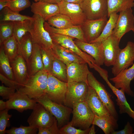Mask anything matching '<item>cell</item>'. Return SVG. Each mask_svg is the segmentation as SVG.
I'll return each instance as SVG.
<instances>
[{
  "label": "cell",
  "instance_id": "6da1fadb",
  "mask_svg": "<svg viewBox=\"0 0 134 134\" xmlns=\"http://www.w3.org/2000/svg\"><path fill=\"white\" fill-rule=\"evenodd\" d=\"M48 72L43 70L30 76L24 84L16 90L28 95L31 99L35 100L45 93L47 88Z\"/></svg>",
  "mask_w": 134,
  "mask_h": 134
},
{
  "label": "cell",
  "instance_id": "7a4b0ae2",
  "mask_svg": "<svg viewBox=\"0 0 134 134\" xmlns=\"http://www.w3.org/2000/svg\"><path fill=\"white\" fill-rule=\"evenodd\" d=\"M30 34L34 43L36 44L42 48L51 49L54 43L49 33L45 29V21L40 16L34 14Z\"/></svg>",
  "mask_w": 134,
  "mask_h": 134
},
{
  "label": "cell",
  "instance_id": "3957f363",
  "mask_svg": "<svg viewBox=\"0 0 134 134\" xmlns=\"http://www.w3.org/2000/svg\"><path fill=\"white\" fill-rule=\"evenodd\" d=\"M34 100L42 105L56 118L59 128L68 120L72 112V110L71 108L53 101L45 93Z\"/></svg>",
  "mask_w": 134,
  "mask_h": 134
},
{
  "label": "cell",
  "instance_id": "277c9868",
  "mask_svg": "<svg viewBox=\"0 0 134 134\" xmlns=\"http://www.w3.org/2000/svg\"><path fill=\"white\" fill-rule=\"evenodd\" d=\"M73 116L70 121L72 126L85 130L92 124L95 116L85 101L74 104L72 107Z\"/></svg>",
  "mask_w": 134,
  "mask_h": 134
},
{
  "label": "cell",
  "instance_id": "5b68a950",
  "mask_svg": "<svg viewBox=\"0 0 134 134\" xmlns=\"http://www.w3.org/2000/svg\"><path fill=\"white\" fill-rule=\"evenodd\" d=\"M89 86L85 82H67L64 105L72 108L74 104L85 101Z\"/></svg>",
  "mask_w": 134,
  "mask_h": 134
},
{
  "label": "cell",
  "instance_id": "8992f818",
  "mask_svg": "<svg viewBox=\"0 0 134 134\" xmlns=\"http://www.w3.org/2000/svg\"><path fill=\"white\" fill-rule=\"evenodd\" d=\"M80 4L87 19H98L108 16L107 0H84Z\"/></svg>",
  "mask_w": 134,
  "mask_h": 134
},
{
  "label": "cell",
  "instance_id": "52a82bcc",
  "mask_svg": "<svg viewBox=\"0 0 134 134\" xmlns=\"http://www.w3.org/2000/svg\"><path fill=\"white\" fill-rule=\"evenodd\" d=\"M55 118L42 105L37 102L27 122L30 126L38 129L45 128L51 125Z\"/></svg>",
  "mask_w": 134,
  "mask_h": 134
},
{
  "label": "cell",
  "instance_id": "ba28073f",
  "mask_svg": "<svg viewBox=\"0 0 134 134\" xmlns=\"http://www.w3.org/2000/svg\"><path fill=\"white\" fill-rule=\"evenodd\" d=\"M53 42L70 50L81 57L91 68H93L95 62L90 55L79 48L75 43L74 38L65 35L49 33Z\"/></svg>",
  "mask_w": 134,
  "mask_h": 134
},
{
  "label": "cell",
  "instance_id": "9c48e42d",
  "mask_svg": "<svg viewBox=\"0 0 134 134\" xmlns=\"http://www.w3.org/2000/svg\"><path fill=\"white\" fill-rule=\"evenodd\" d=\"M88 82L89 86L96 91L109 114L117 119L118 114L111 95L104 86L98 80L93 73L90 71L88 76Z\"/></svg>",
  "mask_w": 134,
  "mask_h": 134
},
{
  "label": "cell",
  "instance_id": "30bf717a",
  "mask_svg": "<svg viewBox=\"0 0 134 134\" xmlns=\"http://www.w3.org/2000/svg\"><path fill=\"white\" fill-rule=\"evenodd\" d=\"M67 85V82L60 80L48 72L47 85L45 93L53 101L64 104Z\"/></svg>",
  "mask_w": 134,
  "mask_h": 134
},
{
  "label": "cell",
  "instance_id": "8fae6325",
  "mask_svg": "<svg viewBox=\"0 0 134 134\" xmlns=\"http://www.w3.org/2000/svg\"><path fill=\"white\" fill-rule=\"evenodd\" d=\"M134 43L128 41L125 47L120 49L115 62L111 68L112 72L115 76L122 70L134 64Z\"/></svg>",
  "mask_w": 134,
  "mask_h": 134
},
{
  "label": "cell",
  "instance_id": "7c38bea8",
  "mask_svg": "<svg viewBox=\"0 0 134 134\" xmlns=\"http://www.w3.org/2000/svg\"><path fill=\"white\" fill-rule=\"evenodd\" d=\"M112 34L119 40L134 28V16L132 8L120 12Z\"/></svg>",
  "mask_w": 134,
  "mask_h": 134
},
{
  "label": "cell",
  "instance_id": "4fadbf2b",
  "mask_svg": "<svg viewBox=\"0 0 134 134\" xmlns=\"http://www.w3.org/2000/svg\"><path fill=\"white\" fill-rule=\"evenodd\" d=\"M107 18L94 20L87 19L81 25L87 42H92L100 36L108 20Z\"/></svg>",
  "mask_w": 134,
  "mask_h": 134
},
{
  "label": "cell",
  "instance_id": "5bb4252c",
  "mask_svg": "<svg viewBox=\"0 0 134 134\" xmlns=\"http://www.w3.org/2000/svg\"><path fill=\"white\" fill-rule=\"evenodd\" d=\"M7 109H13L20 112L29 109L33 110L37 102L26 95L17 91L6 101Z\"/></svg>",
  "mask_w": 134,
  "mask_h": 134
},
{
  "label": "cell",
  "instance_id": "9a60e30c",
  "mask_svg": "<svg viewBox=\"0 0 134 134\" xmlns=\"http://www.w3.org/2000/svg\"><path fill=\"white\" fill-rule=\"evenodd\" d=\"M58 5L60 13L68 16L74 25H81L87 19L80 4L63 1Z\"/></svg>",
  "mask_w": 134,
  "mask_h": 134
},
{
  "label": "cell",
  "instance_id": "2e32d148",
  "mask_svg": "<svg viewBox=\"0 0 134 134\" xmlns=\"http://www.w3.org/2000/svg\"><path fill=\"white\" fill-rule=\"evenodd\" d=\"M120 41L112 34L102 42L103 48L104 64L107 67L113 66L115 64L120 49Z\"/></svg>",
  "mask_w": 134,
  "mask_h": 134
},
{
  "label": "cell",
  "instance_id": "e0dca14e",
  "mask_svg": "<svg viewBox=\"0 0 134 134\" xmlns=\"http://www.w3.org/2000/svg\"><path fill=\"white\" fill-rule=\"evenodd\" d=\"M134 78V64L131 67L122 70L109 80L114 83L117 88L123 90L129 96L133 97L134 93L131 89L130 85Z\"/></svg>",
  "mask_w": 134,
  "mask_h": 134
},
{
  "label": "cell",
  "instance_id": "ac0fdd59",
  "mask_svg": "<svg viewBox=\"0 0 134 134\" xmlns=\"http://www.w3.org/2000/svg\"><path fill=\"white\" fill-rule=\"evenodd\" d=\"M74 42L80 49L91 56L99 66L104 64L103 48L102 42H85L75 39Z\"/></svg>",
  "mask_w": 134,
  "mask_h": 134
},
{
  "label": "cell",
  "instance_id": "d6986e66",
  "mask_svg": "<svg viewBox=\"0 0 134 134\" xmlns=\"http://www.w3.org/2000/svg\"><path fill=\"white\" fill-rule=\"evenodd\" d=\"M87 63H72L67 66V82H85L88 84V76L90 71Z\"/></svg>",
  "mask_w": 134,
  "mask_h": 134
},
{
  "label": "cell",
  "instance_id": "ffe728a7",
  "mask_svg": "<svg viewBox=\"0 0 134 134\" xmlns=\"http://www.w3.org/2000/svg\"><path fill=\"white\" fill-rule=\"evenodd\" d=\"M85 101L95 116L101 117L110 115L96 91L89 86Z\"/></svg>",
  "mask_w": 134,
  "mask_h": 134
},
{
  "label": "cell",
  "instance_id": "44dd1931",
  "mask_svg": "<svg viewBox=\"0 0 134 134\" xmlns=\"http://www.w3.org/2000/svg\"><path fill=\"white\" fill-rule=\"evenodd\" d=\"M54 43V45L51 49L54 56L66 65L72 63H86L81 57L70 50Z\"/></svg>",
  "mask_w": 134,
  "mask_h": 134
},
{
  "label": "cell",
  "instance_id": "7402d4cb",
  "mask_svg": "<svg viewBox=\"0 0 134 134\" xmlns=\"http://www.w3.org/2000/svg\"><path fill=\"white\" fill-rule=\"evenodd\" d=\"M30 7L31 11L34 14L39 15L45 21L60 13L57 4L38 1L33 2Z\"/></svg>",
  "mask_w": 134,
  "mask_h": 134
},
{
  "label": "cell",
  "instance_id": "603a6c76",
  "mask_svg": "<svg viewBox=\"0 0 134 134\" xmlns=\"http://www.w3.org/2000/svg\"><path fill=\"white\" fill-rule=\"evenodd\" d=\"M10 63L15 80L21 85L25 84L30 77L26 62L22 56L19 54Z\"/></svg>",
  "mask_w": 134,
  "mask_h": 134
},
{
  "label": "cell",
  "instance_id": "cb8c5ba5",
  "mask_svg": "<svg viewBox=\"0 0 134 134\" xmlns=\"http://www.w3.org/2000/svg\"><path fill=\"white\" fill-rule=\"evenodd\" d=\"M45 29L49 33L61 34L87 42L83 31L81 25H74L65 29H59L50 25L46 21L44 23Z\"/></svg>",
  "mask_w": 134,
  "mask_h": 134
},
{
  "label": "cell",
  "instance_id": "d4e9b609",
  "mask_svg": "<svg viewBox=\"0 0 134 134\" xmlns=\"http://www.w3.org/2000/svg\"><path fill=\"white\" fill-rule=\"evenodd\" d=\"M105 81L117 97L116 99V104L119 107L120 113H126L134 120V111L131 108L127 101L124 91L113 86L108 79H106Z\"/></svg>",
  "mask_w": 134,
  "mask_h": 134
},
{
  "label": "cell",
  "instance_id": "484cf974",
  "mask_svg": "<svg viewBox=\"0 0 134 134\" xmlns=\"http://www.w3.org/2000/svg\"><path fill=\"white\" fill-rule=\"evenodd\" d=\"M29 77L44 70L40 47L34 43L32 53L27 64Z\"/></svg>",
  "mask_w": 134,
  "mask_h": 134
},
{
  "label": "cell",
  "instance_id": "4316f807",
  "mask_svg": "<svg viewBox=\"0 0 134 134\" xmlns=\"http://www.w3.org/2000/svg\"><path fill=\"white\" fill-rule=\"evenodd\" d=\"M92 124L100 127L105 134H111L118 126L117 119L110 115L101 117L95 116Z\"/></svg>",
  "mask_w": 134,
  "mask_h": 134
},
{
  "label": "cell",
  "instance_id": "83f0119b",
  "mask_svg": "<svg viewBox=\"0 0 134 134\" xmlns=\"http://www.w3.org/2000/svg\"><path fill=\"white\" fill-rule=\"evenodd\" d=\"M50 26L59 29H65L74 25L67 16L60 13L51 17L47 21Z\"/></svg>",
  "mask_w": 134,
  "mask_h": 134
},
{
  "label": "cell",
  "instance_id": "f1b7e54d",
  "mask_svg": "<svg viewBox=\"0 0 134 134\" xmlns=\"http://www.w3.org/2000/svg\"><path fill=\"white\" fill-rule=\"evenodd\" d=\"M19 43V54L22 56L27 65L32 53L34 44L30 33L28 32L26 34Z\"/></svg>",
  "mask_w": 134,
  "mask_h": 134
},
{
  "label": "cell",
  "instance_id": "f546056e",
  "mask_svg": "<svg viewBox=\"0 0 134 134\" xmlns=\"http://www.w3.org/2000/svg\"><path fill=\"white\" fill-rule=\"evenodd\" d=\"M32 20H32H26L23 21L13 22V35L19 43L23 37L28 33L30 32Z\"/></svg>",
  "mask_w": 134,
  "mask_h": 134
},
{
  "label": "cell",
  "instance_id": "4dcf8cb0",
  "mask_svg": "<svg viewBox=\"0 0 134 134\" xmlns=\"http://www.w3.org/2000/svg\"><path fill=\"white\" fill-rule=\"evenodd\" d=\"M52 75L60 80L67 82L66 65L62 61L55 57L52 67L48 72Z\"/></svg>",
  "mask_w": 134,
  "mask_h": 134
},
{
  "label": "cell",
  "instance_id": "1f68e13d",
  "mask_svg": "<svg viewBox=\"0 0 134 134\" xmlns=\"http://www.w3.org/2000/svg\"><path fill=\"white\" fill-rule=\"evenodd\" d=\"M0 73L9 79L15 81L9 59L5 53L3 44L0 45Z\"/></svg>",
  "mask_w": 134,
  "mask_h": 134
},
{
  "label": "cell",
  "instance_id": "d6a6232c",
  "mask_svg": "<svg viewBox=\"0 0 134 134\" xmlns=\"http://www.w3.org/2000/svg\"><path fill=\"white\" fill-rule=\"evenodd\" d=\"M118 16L119 14L115 12L111 13L108 17L109 19L100 36L91 43L101 42L110 35L112 34L113 30L115 27Z\"/></svg>",
  "mask_w": 134,
  "mask_h": 134
},
{
  "label": "cell",
  "instance_id": "836d02e7",
  "mask_svg": "<svg viewBox=\"0 0 134 134\" xmlns=\"http://www.w3.org/2000/svg\"><path fill=\"white\" fill-rule=\"evenodd\" d=\"M108 18L112 12L117 13L126 9L132 8L134 6L133 0H107Z\"/></svg>",
  "mask_w": 134,
  "mask_h": 134
},
{
  "label": "cell",
  "instance_id": "e575fe53",
  "mask_svg": "<svg viewBox=\"0 0 134 134\" xmlns=\"http://www.w3.org/2000/svg\"><path fill=\"white\" fill-rule=\"evenodd\" d=\"M2 44L10 62L20 54L19 43L13 35L5 40Z\"/></svg>",
  "mask_w": 134,
  "mask_h": 134
},
{
  "label": "cell",
  "instance_id": "d590c367",
  "mask_svg": "<svg viewBox=\"0 0 134 134\" xmlns=\"http://www.w3.org/2000/svg\"><path fill=\"white\" fill-rule=\"evenodd\" d=\"M32 17L20 14L6 7L0 11V22L5 21H23L26 20H32Z\"/></svg>",
  "mask_w": 134,
  "mask_h": 134
},
{
  "label": "cell",
  "instance_id": "8d00e7d4",
  "mask_svg": "<svg viewBox=\"0 0 134 134\" xmlns=\"http://www.w3.org/2000/svg\"><path fill=\"white\" fill-rule=\"evenodd\" d=\"M13 22L5 21L0 22V45L3 44L6 40L13 35Z\"/></svg>",
  "mask_w": 134,
  "mask_h": 134
},
{
  "label": "cell",
  "instance_id": "74e56055",
  "mask_svg": "<svg viewBox=\"0 0 134 134\" xmlns=\"http://www.w3.org/2000/svg\"><path fill=\"white\" fill-rule=\"evenodd\" d=\"M51 49L40 47L41 54L44 66L43 70L48 72L52 67L53 60L55 57Z\"/></svg>",
  "mask_w": 134,
  "mask_h": 134
},
{
  "label": "cell",
  "instance_id": "f35d334b",
  "mask_svg": "<svg viewBox=\"0 0 134 134\" xmlns=\"http://www.w3.org/2000/svg\"><path fill=\"white\" fill-rule=\"evenodd\" d=\"M31 5L29 0H9L7 7L14 11L19 13Z\"/></svg>",
  "mask_w": 134,
  "mask_h": 134
},
{
  "label": "cell",
  "instance_id": "ab89813d",
  "mask_svg": "<svg viewBox=\"0 0 134 134\" xmlns=\"http://www.w3.org/2000/svg\"><path fill=\"white\" fill-rule=\"evenodd\" d=\"M38 131L37 128L30 126H26L21 125L19 127H12L6 131L7 134H35Z\"/></svg>",
  "mask_w": 134,
  "mask_h": 134
},
{
  "label": "cell",
  "instance_id": "60d3db41",
  "mask_svg": "<svg viewBox=\"0 0 134 134\" xmlns=\"http://www.w3.org/2000/svg\"><path fill=\"white\" fill-rule=\"evenodd\" d=\"M9 110L6 109L0 111V134H6V129L10 126L9 120L12 115L8 113Z\"/></svg>",
  "mask_w": 134,
  "mask_h": 134
},
{
  "label": "cell",
  "instance_id": "b9f144b4",
  "mask_svg": "<svg viewBox=\"0 0 134 134\" xmlns=\"http://www.w3.org/2000/svg\"><path fill=\"white\" fill-rule=\"evenodd\" d=\"M90 128L85 130L77 129L73 126L70 122L60 129V134H88Z\"/></svg>",
  "mask_w": 134,
  "mask_h": 134
},
{
  "label": "cell",
  "instance_id": "7bdbcfd3",
  "mask_svg": "<svg viewBox=\"0 0 134 134\" xmlns=\"http://www.w3.org/2000/svg\"><path fill=\"white\" fill-rule=\"evenodd\" d=\"M38 134H60V129L58 127L57 121L55 119L53 124L45 128L38 129Z\"/></svg>",
  "mask_w": 134,
  "mask_h": 134
},
{
  "label": "cell",
  "instance_id": "ee69618b",
  "mask_svg": "<svg viewBox=\"0 0 134 134\" xmlns=\"http://www.w3.org/2000/svg\"><path fill=\"white\" fill-rule=\"evenodd\" d=\"M16 91V89L15 87L5 86L3 84L0 86V96L3 100H8Z\"/></svg>",
  "mask_w": 134,
  "mask_h": 134
},
{
  "label": "cell",
  "instance_id": "f6af8a7d",
  "mask_svg": "<svg viewBox=\"0 0 134 134\" xmlns=\"http://www.w3.org/2000/svg\"><path fill=\"white\" fill-rule=\"evenodd\" d=\"M0 80L2 83L6 86L15 87L16 89L21 85L15 81L7 78L1 73H0Z\"/></svg>",
  "mask_w": 134,
  "mask_h": 134
},
{
  "label": "cell",
  "instance_id": "bcb514c9",
  "mask_svg": "<svg viewBox=\"0 0 134 134\" xmlns=\"http://www.w3.org/2000/svg\"><path fill=\"white\" fill-rule=\"evenodd\" d=\"M133 129L129 122H128L124 128L119 131H114L111 134H133Z\"/></svg>",
  "mask_w": 134,
  "mask_h": 134
},
{
  "label": "cell",
  "instance_id": "7dc6e473",
  "mask_svg": "<svg viewBox=\"0 0 134 134\" xmlns=\"http://www.w3.org/2000/svg\"><path fill=\"white\" fill-rule=\"evenodd\" d=\"M34 0L35 2L41 1L58 4L63 1V0Z\"/></svg>",
  "mask_w": 134,
  "mask_h": 134
},
{
  "label": "cell",
  "instance_id": "c3c4849f",
  "mask_svg": "<svg viewBox=\"0 0 134 134\" xmlns=\"http://www.w3.org/2000/svg\"><path fill=\"white\" fill-rule=\"evenodd\" d=\"M9 0H0V10L7 7Z\"/></svg>",
  "mask_w": 134,
  "mask_h": 134
},
{
  "label": "cell",
  "instance_id": "681fc988",
  "mask_svg": "<svg viewBox=\"0 0 134 134\" xmlns=\"http://www.w3.org/2000/svg\"><path fill=\"white\" fill-rule=\"evenodd\" d=\"M7 108L6 101H4L3 100H0V111L3 110Z\"/></svg>",
  "mask_w": 134,
  "mask_h": 134
},
{
  "label": "cell",
  "instance_id": "f907efd6",
  "mask_svg": "<svg viewBox=\"0 0 134 134\" xmlns=\"http://www.w3.org/2000/svg\"><path fill=\"white\" fill-rule=\"evenodd\" d=\"M84 0H63L66 2L76 4H80Z\"/></svg>",
  "mask_w": 134,
  "mask_h": 134
},
{
  "label": "cell",
  "instance_id": "816d5d0a",
  "mask_svg": "<svg viewBox=\"0 0 134 134\" xmlns=\"http://www.w3.org/2000/svg\"><path fill=\"white\" fill-rule=\"evenodd\" d=\"M95 125L93 124H92L91 127L90 128V130L89 132V134H95L96 133L95 131Z\"/></svg>",
  "mask_w": 134,
  "mask_h": 134
},
{
  "label": "cell",
  "instance_id": "f5cc1de1",
  "mask_svg": "<svg viewBox=\"0 0 134 134\" xmlns=\"http://www.w3.org/2000/svg\"><path fill=\"white\" fill-rule=\"evenodd\" d=\"M132 31H133L134 33V28L132 30Z\"/></svg>",
  "mask_w": 134,
  "mask_h": 134
},
{
  "label": "cell",
  "instance_id": "db71d44e",
  "mask_svg": "<svg viewBox=\"0 0 134 134\" xmlns=\"http://www.w3.org/2000/svg\"><path fill=\"white\" fill-rule=\"evenodd\" d=\"M133 134H134V132L133 133Z\"/></svg>",
  "mask_w": 134,
  "mask_h": 134
},
{
  "label": "cell",
  "instance_id": "11a10c76",
  "mask_svg": "<svg viewBox=\"0 0 134 134\" xmlns=\"http://www.w3.org/2000/svg\"><path fill=\"white\" fill-rule=\"evenodd\" d=\"M133 0L134 1V0Z\"/></svg>",
  "mask_w": 134,
  "mask_h": 134
}]
</instances>
